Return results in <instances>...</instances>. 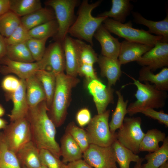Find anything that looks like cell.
<instances>
[{
	"label": "cell",
	"instance_id": "9a60e30c",
	"mask_svg": "<svg viewBox=\"0 0 168 168\" xmlns=\"http://www.w3.org/2000/svg\"><path fill=\"white\" fill-rule=\"evenodd\" d=\"M20 80L18 89L12 94L5 96L6 100H11L13 103L11 113L7 115L10 122L25 118L29 108L26 98V80L20 79Z\"/></svg>",
	"mask_w": 168,
	"mask_h": 168
},
{
	"label": "cell",
	"instance_id": "7c38bea8",
	"mask_svg": "<svg viewBox=\"0 0 168 168\" xmlns=\"http://www.w3.org/2000/svg\"><path fill=\"white\" fill-rule=\"evenodd\" d=\"M142 66L148 67L152 72L168 66V43L158 42L137 61Z\"/></svg>",
	"mask_w": 168,
	"mask_h": 168
},
{
	"label": "cell",
	"instance_id": "f1b7e54d",
	"mask_svg": "<svg viewBox=\"0 0 168 168\" xmlns=\"http://www.w3.org/2000/svg\"><path fill=\"white\" fill-rule=\"evenodd\" d=\"M111 146L113 149L116 162L120 168H130L131 162L136 163L138 161L141 157L137 154L127 148L115 140Z\"/></svg>",
	"mask_w": 168,
	"mask_h": 168
},
{
	"label": "cell",
	"instance_id": "7a4b0ae2",
	"mask_svg": "<svg viewBox=\"0 0 168 168\" xmlns=\"http://www.w3.org/2000/svg\"><path fill=\"white\" fill-rule=\"evenodd\" d=\"M77 77L64 72L56 75L55 89L51 105L47 111L50 119L56 127L64 123L71 101L72 90L80 82Z\"/></svg>",
	"mask_w": 168,
	"mask_h": 168
},
{
	"label": "cell",
	"instance_id": "6da1fadb",
	"mask_svg": "<svg viewBox=\"0 0 168 168\" xmlns=\"http://www.w3.org/2000/svg\"><path fill=\"white\" fill-rule=\"evenodd\" d=\"M48 110L44 100L29 107L26 117L30 123L31 141L39 149L47 150L60 158V146L55 139L56 127L48 116Z\"/></svg>",
	"mask_w": 168,
	"mask_h": 168
},
{
	"label": "cell",
	"instance_id": "f907efd6",
	"mask_svg": "<svg viewBox=\"0 0 168 168\" xmlns=\"http://www.w3.org/2000/svg\"><path fill=\"white\" fill-rule=\"evenodd\" d=\"M144 160V159L143 158L141 157L139 160L136 162L133 168H141V165L142 164V162Z\"/></svg>",
	"mask_w": 168,
	"mask_h": 168
},
{
	"label": "cell",
	"instance_id": "1f68e13d",
	"mask_svg": "<svg viewBox=\"0 0 168 168\" xmlns=\"http://www.w3.org/2000/svg\"><path fill=\"white\" fill-rule=\"evenodd\" d=\"M10 11L22 17L42 8L40 0H10Z\"/></svg>",
	"mask_w": 168,
	"mask_h": 168
},
{
	"label": "cell",
	"instance_id": "d4e9b609",
	"mask_svg": "<svg viewBox=\"0 0 168 168\" xmlns=\"http://www.w3.org/2000/svg\"><path fill=\"white\" fill-rule=\"evenodd\" d=\"M110 10L99 14L97 16L107 17L117 22L124 23L131 13L133 6L129 0H112Z\"/></svg>",
	"mask_w": 168,
	"mask_h": 168
},
{
	"label": "cell",
	"instance_id": "c3c4849f",
	"mask_svg": "<svg viewBox=\"0 0 168 168\" xmlns=\"http://www.w3.org/2000/svg\"><path fill=\"white\" fill-rule=\"evenodd\" d=\"M7 47L4 38L0 33V60L6 56Z\"/></svg>",
	"mask_w": 168,
	"mask_h": 168
},
{
	"label": "cell",
	"instance_id": "8d00e7d4",
	"mask_svg": "<svg viewBox=\"0 0 168 168\" xmlns=\"http://www.w3.org/2000/svg\"><path fill=\"white\" fill-rule=\"evenodd\" d=\"M21 24L20 18L10 11L0 16V33L7 38Z\"/></svg>",
	"mask_w": 168,
	"mask_h": 168
},
{
	"label": "cell",
	"instance_id": "f546056e",
	"mask_svg": "<svg viewBox=\"0 0 168 168\" xmlns=\"http://www.w3.org/2000/svg\"><path fill=\"white\" fill-rule=\"evenodd\" d=\"M118 101L115 110L113 113L111 120L109 123L110 131L115 133L116 130L122 126L125 116L127 114L128 100L124 101L123 95L119 91H116Z\"/></svg>",
	"mask_w": 168,
	"mask_h": 168
},
{
	"label": "cell",
	"instance_id": "d590c367",
	"mask_svg": "<svg viewBox=\"0 0 168 168\" xmlns=\"http://www.w3.org/2000/svg\"><path fill=\"white\" fill-rule=\"evenodd\" d=\"M75 41L78 54L79 65L84 64L93 65L97 62V54L91 45L77 39H75Z\"/></svg>",
	"mask_w": 168,
	"mask_h": 168
},
{
	"label": "cell",
	"instance_id": "7dc6e473",
	"mask_svg": "<svg viewBox=\"0 0 168 168\" xmlns=\"http://www.w3.org/2000/svg\"><path fill=\"white\" fill-rule=\"evenodd\" d=\"M10 11V0H0V16Z\"/></svg>",
	"mask_w": 168,
	"mask_h": 168
},
{
	"label": "cell",
	"instance_id": "60d3db41",
	"mask_svg": "<svg viewBox=\"0 0 168 168\" xmlns=\"http://www.w3.org/2000/svg\"><path fill=\"white\" fill-rule=\"evenodd\" d=\"M31 38L29 30L21 23L7 38H5L7 45L17 44L26 42Z\"/></svg>",
	"mask_w": 168,
	"mask_h": 168
},
{
	"label": "cell",
	"instance_id": "e0dca14e",
	"mask_svg": "<svg viewBox=\"0 0 168 168\" xmlns=\"http://www.w3.org/2000/svg\"><path fill=\"white\" fill-rule=\"evenodd\" d=\"M153 47L125 40L121 42L118 59L121 65L133 61L137 62Z\"/></svg>",
	"mask_w": 168,
	"mask_h": 168
},
{
	"label": "cell",
	"instance_id": "d6986e66",
	"mask_svg": "<svg viewBox=\"0 0 168 168\" xmlns=\"http://www.w3.org/2000/svg\"><path fill=\"white\" fill-rule=\"evenodd\" d=\"M65 56L66 74L77 77L79 65L78 51L75 39L67 35L63 42Z\"/></svg>",
	"mask_w": 168,
	"mask_h": 168
},
{
	"label": "cell",
	"instance_id": "4fadbf2b",
	"mask_svg": "<svg viewBox=\"0 0 168 168\" xmlns=\"http://www.w3.org/2000/svg\"><path fill=\"white\" fill-rule=\"evenodd\" d=\"M87 88L93 96L98 114L104 112L109 104L114 103V89L106 86L99 79L87 82Z\"/></svg>",
	"mask_w": 168,
	"mask_h": 168
},
{
	"label": "cell",
	"instance_id": "7402d4cb",
	"mask_svg": "<svg viewBox=\"0 0 168 168\" xmlns=\"http://www.w3.org/2000/svg\"><path fill=\"white\" fill-rule=\"evenodd\" d=\"M60 143V154L63 163L70 162L82 158L83 153L81 148L68 133L65 132L61 138Z\"/></svg>",
	"mask_w": 168,
	"mask_h": 168
},
{
	"label": "cell",
	"instance_id": "836d02e7",
	"mask_svg": "<svg viewBox=\"0 0 168 168\" xmlns=\"http://www.w3.org/2000/svg\"><path fill=\"white\" fill-rule=\"evenodd\" d=\"M6 56L17 62L32 63L35 62L26 42L7 45Z\"/></svg>",
	"mask_w": 168,
	"mask_h": 168
},
{
	"label": "cell",
	"instance_id": "484cf974",
	"mask_svg": "<svg viewBox=\"0 0 168 168\" xmlns=\"http://www.w3.org/2000/svg\"><path fill=\"white\" fill-rule=\"evenodd\" d=\"M55 19L56 17L54 10L47 7H42L20 18L21 23L28 30Z\"/></svg>",
	"mask_w": 168,
	"mask_h": 168
},
{
	"label": "cell",
	"instance_id": "b9f144b4",
	"mask_svg": "<svg viewBox=\"0 0 168 168\" xmlns=\"http://www.w3.org/2000/svg\"><path fill=\"white\" fill-rule=\"evenodd\" d=\"M20 80L12 75H7L4 77L1 83V87L5 92V96L12 94L18 88Z\"/></svg>",
	"mask_w": 168,
	"mask_h": 168
},
{
	"label": "cell",
	"instance_id": "d6a6232c",
	"mask_svg": "<svg viewBox=\"0 0 168 168\" xmlns=\"http://www.w3.org/2000/svg\"><path fill=\"white\" fill-rule=\"evenodd\" d=\"M0 168H22L16 154L7 147L0 131Z\"/></svg>",
	"mask_w": 168,
	"mask_h": 168
},
{
	"label": "cell",
	"instance_id": "816d5d0a",
	"mask_svg": "<svg viewBox=\"0 0 168 168\" xmlns=\"http://www.w3.org/2000/svg\"><path fill=\"white\" fill-rule=\"evenodd\" d=\"M5 110L3 106L0 104V117L3 116L5 114Z\"/></svg>",
	"mask_w": 168,
	"mask_h": 168
},
{
	"label": "cell",
	"instance_id": "7bdbcfd3",
	"mask_svg": "<svg viewBox=\"0 0 168 168\" xmlns=\"http://www.w3.org/2000/svg\"><path fill=\"white\" fill-rule=\"evenodd\" d=\"M141 113L146 116L156 120L161 124L168 127V114L163 111H158L151 108L142 109L139 110L138 113Z\"/></svg>",
	"mask_w": 168,
	"mask_h": 168
},
{
	"label": "cell",
	"instance_id": "3957f363",
	"mask_svg": "<svg viewBox=\"0 0 168 168\" xmlns=\"http://www.w3.org/2000/svg\"><path fill=\"white\" fill-rule=\"evenodd\" d=\"M102 0L91 3L88 0H83L80 4L77 13V16L69 29L68 34L77 39L93 45V38L95 33L107 18V17H94L91 12L101 4Z\"/></svg>",
	"mask_w": 168,
	"mask_h": 168
},
{
	"label": "cell",
	"instance_id": "11a10c76",
	"mask_svg": "<svg viewBox=\"0 0 168 168\" xmlns=\"http://www.w3.org/2000/svg\"><path fill=\"white\" fill-rule=\"evenodd\" d=\"M114 168H118L117 167H114Z\"/></svg>",
	"mask_w": 168,
	"mask_h": 168
},
{
	"label": "cell",
	"instance_id": "cb8c5ba5",
	"mask_svg": "<svg viewBox=\"0 0 168 168\" xmlns=\"http://www.w3.org/2000/svg\"><path fill=\"white\" fill-rule=\"evenodd\" d=\"M138 81L141 82H150L157 89L166 91H168V68H164L156 74L147 66H142L139 72Z\"/></svg>",
	"mask_w": 168,
	"mask_h": 168
},
{
	"label": "cell",
	"instance_id": "bcb514c9",
	"mask_svg": "<svg viewBox=\"0 0 168 168\" xmlns=\"http://www.w3.org/2000/svg\"><path fill=\"white\" fill-rule=\"evenodd\" d=\"M66 168H93L82 159L69 162Z\"/></svg>",
	"mask_w": 168,
	"mask_h": 168
},
{
	"label": "cell",
	"instance_id": "ab89813d",
	"mask_svg": "<svg viewBox=\"0 0 168 168\" xmlns=\"http://www.w3.org/2000/svg\"><path fill=\"white\" fill-rule=\"evenodd\" d=\"M40 154L42 165L47 168H66V164L49 150L40 149Z\"/></svg>",
	"mask_w": 168,
	"mask_h": 168
},
{
	"label": "cell",
	"instance_id": "277c9868",
	"mask_svg": "<svg viewBox=\"0 0 168 168\" xmlns=\"http://www.w3.org/2000/svg\"><path fill=\"white\" fill-rule=\"evenodd\" d=\"M133 84L137 88L134 95L136 100L132 102L127 108V114L132 116L138 113L140 109L151 108H161L165 106L168 96L166 91L156 89L153 85L148 82L143 84L132 77Z\"/></svg>",
	"mask_w": 168,
	"mask_h": 168
},
{
	"label": "cell",
	"instance_id": "9f6ffc18",
	"mask_svg": "<svg viewBox=\"0 0 168 168\" xmlns=\"http://www.w3.org/2000/svg\"><path fill=\"white\" fill-rule=\"evenodd\" d=\"M1 65L0 64V67H1Z\"/></svg>",
	"mask_w": 168,
	"mask_h": 168
},
{
	"label": "cell",
	"instance_id": "ba28073f",
	"mask_svg": "<svg viewBox=\"0 0 168 168\" xmlns=\"http://www.w3.org/2000/svg\"><path fill=\"white\" fill-rule=\"evenodd\" d=\"M140 117H125L122 126L116 132V138L122 145L135 154L140 151V143L145 133L141 128Z\"/></svg>",
	"mask_w": 168,
	"mask_h": 168
},
{
	"label": "cell",
	"instance_id": "681fc988",
	"mask_svg": "<svg viewBox=\"0 0 168 168\" xmlns=\"http://www.w3.org/2000/svg\"><path fill=\"white\" fill-rule=\"evenodd\" d=\"M8 124V122L5 119L0 117V130H4Z\"/></svg>",
	"mask_w": 168,
	"mask_h": 168
},
{
	"label": "cell",
	"instance_id": "e575fe53",
	"mask_svg": "<svg viewBox=\"0 0 168 168\" xmlns=\"http://www.w3.org/2000/svg\"><path fill=\"white\" fill-rule=\"evenodd\" d=\"M58 25L56 19L35 26L29 30L31 38L39 39L54 37L56 35Z\"/></svg>",
	"mask_w": 168,
	"mask_h": 168
},
{
	"label": "cell",
	"instance_id": "74e56055",
	"mask_svg": "<svg viewBox=\"0 0 168 168\" xmlns=\"http://www.w3.org/2000/svg\"><path fill=\"white\" fill-rule=\"evenodd\" d=\"M65 132L72 136L79 145L83 153L87 150L90 143L85 130L77 126L74 122H72L67 126Z\"/></svg>",
	"mask_w": 168,
	"mask_h": 168
},
{
	"label": "cell",
	"instance_id": "4316f807",
	"mask_svg": "<svg viewBox=\"0 0 168 168\" xmlns=\"http://www.w3.org/2000/svg\"><path fill=\"white\" fill-rule=\"evenodd\" d=\"M40 81L46 95V102L48 110L52 102L55 89L56 75L52 72L40 70L35 74Z\"/></svg>",
	"mask_w": 168,
	"mask_h": 168
},
{
	"label": "cell",
	"instance_id": "5b68a950",
	"mask_svg": "<svg viewBox=\"0 0 168 168\" xmlns=\"http://www.w3.org/2000/svg\"><path fill=\"white\" fill-rule=\"evenodd\" d=\"M103 23L110 33H113L119 37L125 39L128 41L154 47L158 42L162 39V37L151 34L148 31L143 29L133 28L130 21L126 23H122L111 18H107Z\"/></svg>",
	"mask_w": 168,
	"mask_h": 168
},
{
	"label": "cell",
	"instance_id": "ac0fdd59",
	"mask_svg": "<svg viewBox=\"0 0 168 168\" xmlns=\"http://www.w3.org/2000/svg\"><path fill=\"white\" fill-rule=\"evenodd\" d=\"M97 63L101 76L107 79L108 86L111 87L115 85L122 74V65L118 59H114L101 54L98 57Z\"/></svg>",
	"mask_w": 168,
	"mask_h": 168
},
{
	"label": "cell",
	"instance_id": "ffe728a7",
	"mask_svg": "<svg viewBox=\"0 0 168 168\" xmlns=\"http://www.w3.org/2000/svg\"><path fill=\"white\" fill-rule=\"evenodd\" d=\"M40 150L31 141L16 154L22 168H39L42 165Z\"/></svg>",
	"mask_w": 168,
	"mask_h": 168
},
{
	"label": "cell",
	"instance_id": "f5cc1de1",
	"mask_svg": "<svg viewBox=\"0 0 168 168\" xmlns=\"http://www.w3.org/2000/svg\"><path fill=\"white\" fill-rule=\"evenodd\" d=\"M158 168H168V161H166Z\"/></svg>",
	"mask_w": 168,
	"mask_h": 168
},
{
	"label": "cell",
	"instance_id": "603a6c76",
	"mask_svg": "<svg viewBox=\"0 0 168 168\" xmlns=\"http://www.w3.org/2000/svg\"><path fill=\"white\" fill-rule=\"evenodd\" d=\"M25 80L26 98L29 107L36 106L41 102L46 100L44 88L35 74Z\"/></svg>",
	"mask_w": 168,
	"mask_h": 168
},
{
	"label": "cell",
	"instance_id": "f35d334b",
	"mask_svg": "<svg viewBox=\"0 0 168 168\" xmlns=\"http://www.w3.org/2000/svg\"><path fill=\"white\" fill-rule=\"evenodd\" d=\"M48 39L31 38L26 42L35 61H39L42 58L46 49L45 44Z\"/></svg>",
	"mask_w": 168,
	"mask_h": 168
},
{
	"label": "cell",
	"instance_id": "9c48e42d",
	"mask_svg": "<svg viewBox=\"0 0 168 168\" xmlns=\"http://www.w3.org/2000/svg\"><path fill=\"white\" fill-rule=\"evenodd\" d=\"M2 133L7 147L15 153L31 141L30 124L26 117L10 122Z\"/></svg>",
	"mask_w": 168,
	"mask_h": 168
},
{
	"label": "cell",
	"instance_id": "52a82bcc",
	"mask_svg": "<svg viewBox=\"0 0 168 168\" xmlns=\"http://www.w3.org/2000/svg\"><path fill=\"white\" fill-rule=\"evenodd\" d=\"M110 113V110H108L91 119L85 130L90 144L108 147L111 146L117 139L116 132L113 133L110 130L109 123Z\"/></svg>",
	"mask_w": 168,
	"mask_h": 168
},
{
	"label": "cell",
	"instance_id": "30bf717a",
	"mask_svg": "<svg viewBox=\"0 0 168 168\" xmlns=\"http://www.w3.org/2000/svg\"><path fill=\"white\" fill-rule=\"evenodd\" d=\"M83 160L93 168H114L117 167L111 146L102 147L90 144L83 154Z\"/></svg>",
	"mask_w": 168,
	"mask_h": 168
},
{
	"label": "cell",
	"instance_id": "ee69618b",
	"mask_svg": "<svg viewBox=\"0 0 168 168\" xmlns=\"http://www.w3.org/2000/svg\"><path fill=\"white\" fill-rule=\"evenodd\" d=\"M78 74L84 76L87 82L94 79H98L93 65L87 64H80L78 67Z\"/></svg>",
	"mask_w": 168,
	"mask_h": 168
},
{
	"label": "cell",
	"instance_id": "f6af8a7d",
	"mask_svg": "<svg viewBox=\"0 0 168 168\" xmlns=\"http://www.w3.org/2000/svg\"><path fill=\"white\" fill-rule=\"evenodd\" d=\"M91 119L90 112L86 108H83L79 110L76 115L77 122L81 127L88 125Z\"/></svg>",
	"mask_w": 168,
	"mask_h": 168
},
{
	"label": "cell",
	"instance_id": "4dcf8cb0",
	"mask_svg": "<svg viewBox=\"0 0 168 168\" xmlns=\"http://www.w3.org/2000/svg\"><path fill=\"white\" fill-rule=\"evenodd\" d=\"M162 145L156 151L149 153L144 159L146 163L142 165L141 168H158L168 160V137H166Z\"/></svg>",
	"mask_w": 168,
	"mask_h": 168
},
{
	"label": "cell",
	"instance_id": "8fae6325",
	"mask_svg": "<svg viewBox=\"0 0 168 168\" xmlns=\"http://www.w3.org/2000/svg\"><path fill=\"white\" fill-rule=\"evenodd\" d=\"M42 70H49L56 75L64 72L66 63L63 43L55 41L46 49L42 59L40 60Z\"/></svg>",
	"mask_w": 168,
	"mask_h": 168
},
{
	"label": "cell",
	"instance_id": "44dd1931",
	"mask_svg": "<svg viewBox=\"0 0 168 168\" xmlns=\"http://www.w3.org/2000/svg\"><path fill=\"white\" fill-rule=\"evenodd\" d=\"M131 13L134 22L146 26L148 28L147 31L150 33L154 34L156 36L162 37L161 42H168V13L162 20L154 21L146 19L138 12H132Z\"/></svg>",
	"mask_w": 168,
	"mask_h": 168
},
{
	"label": "cell",
	"instance_id": "8992f818",
	"mask_svg": "<svg viewBox=\"0 0 168 168\" xmlns=\"http://www.w3.org/2000/svg\"><path fill=\"white\" fill-rule=\"evenodd\" d=\"M80 4L79 0H49L45 4L53 9L58 25L55 41L63 43L68 30L74 22L76 16L75 8Z\"/></svg>",
	"mask_w": 168,
	"mask_h": 168
},
{
	"label": "cell",
	"instance_id": "2e32d148",
	"mask_svg": "<svg viewBox=\"0 0 168 168\" xmlns=\"http://www.w3.org/2000/svg\"><path fill=\"white\" fill-rule=\"evenodd\" d=\"M93 37L100 45L101 55L114 59H118L121 42L111 35L103 24L97 28Z\"/></svg>",
	"mask_w": 168,
	"mask_h": 168
},
{
	"label": "cell",
	"instance_id": "5bb4252c",
	"mask_svg": "<svg viewBox=\"0 0 168 168\" xmlns=\"http://www.w3.org/2000/svg\"><path fill=\"white\" fill-rule=\"evenodd\" d=\"M0 72L7 75L14 73L20 79H26L35 74L40 70H42L40 61L32 63L19 62L11 60L6 56L0 60Z\"/></svg>",
	"mask_w": 168,
	"mask_h": 168
},
{
	"label": "cell",
	"instance_id": "83f0119b",
	"mask_svg": "<svg viewBox=\"0 0 168 168\" xmlns=\"http://www.w3.org/2000/svg\"><path fill=\"white\" fill-rule=\"evenodd\" d=\"M166 137L164 132L157 129L148 130L140 143V152H147L150 153L156 151L160 148L159 142H163Z\"/></svg>",
	"mask_w": 168,
	"mask_h": 168
},
{
	"label": "cell",
	"instance_id": "db71d44e",
	"mask_svg": "<svg viewBox=\"0 0 168 168\" xmlns=\"http://www.w3.org/2000/svg\"><path fill=\"white\" fill-rule=\"evenodd\" d=\"M47 168L46 166H45L42 165L40 168Z\"/></svg>",
	"mask_w": 168,
	"mask_h": 168
}]
</instances>
